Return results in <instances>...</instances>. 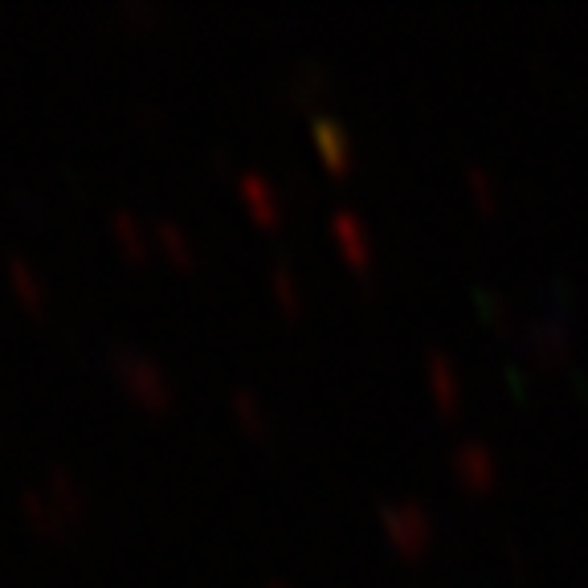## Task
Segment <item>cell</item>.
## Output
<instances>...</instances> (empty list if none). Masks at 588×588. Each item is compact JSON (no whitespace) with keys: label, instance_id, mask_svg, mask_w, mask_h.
I'll return each mask as SVG.
<instances>
[{"label":"cell","instance_id":"277c9868","mask_svg":"<svg viewBox=\"0 0 588 588\" xmlns=\"http://www.w3.org/2000/svg\"><path fill=\"white\" fill-rule=\"evenodd\" d=\"M111 229L119 233V241L132 250V254H144V225H139V217L132 209H111Z\"/></svg>","mask_w":588,"mask_h":588},{"label":"cell","instance_id":"5b68a950","mask_svg":"<svg viewBox=\"0 0 588 588\" xmlns=\"http://www.w3.org/2000/svg\"><path fill=\"white\" fill-rule=\"evenodd\" d=\"M21 507H25L29 515L41 523V527H50V532H57V527H62V511L50 507V498L41 495V491H33V486H25V491H21Z\"/></svg>","mask_w":588,"mask_h":588},{"label":"cell","instance_id":"52a82bcc","mask_svg":"<svg viewBox=\"0 0 588 588\" xmlns=\"http://www.w3.org/2000/svg\"><path fill=\"white\" fill-rule=\"evenodd\" d=\"M123 13L127 17H160L151 4H139V0H127V4H123Z\"/></svg>","mask_w":588,"mask_h":588},{"label":"cell","instance_id":"8992f818","mask_svg":"<svg viewBox=\"0 0 588 588\" xmlns=\"http://www.w3.org/2000/svg\"><path fill=\"white\" fill-rule=\"evenodd\" d=\"M156 238H160V245H168V250H172L180 262L188 258V241L180 238V229H176L172 221H156Z\"/></svg>","mask_w":588,"mask_h":588},{"label":"cell","instance_id":"6da1fadb","mask_svg":"<svg viewBox=\"0 0 588 588\" xmlns=\"http://www.w3.org/2000/svg\"><path fill=\"white\" fill-rule=\"evenodd\" d=\"M107 364L115 368V376H119L123 385L132 388L135 397L144 405H168V397H172V385H168V376L156 368V364L147 360V356H139L135 348H123V344H115V348L107 351Z\"/></svg>","mask_w":588,"mask_h":588},{"label":"cell","instance_id":"7a4b0ae2","mask_svg":"<svg viewBox=\"0 0 588 588\" xmlns=\"http://www.w3.org/2000/svg\"><path fill=\"white\" fill-rule=\"evenodd\" d=\"M50 486H54L57 507H62L66 519H82V515H86V498H82V486H78V479L70 474V466L54 462V466H50Z\"/></svg>","mask_w":588,"mask_h":588},{"label":"cell","instance_id":"3957f363","mask_svg":"<svg viewBox=\"0 0 588 588\" xmlns=\"http://www.w3.org/2000/svg\"><path fill=\"white\" fill-rule=\"evenodd\" d=\"M9 279H13V286L21 291V298H25V303H33V307H41V303H45V282H41V274L29 266L21 254L9 258Z\"/></svg>","mask_w":588,"mask_h":588}]
</instances>
